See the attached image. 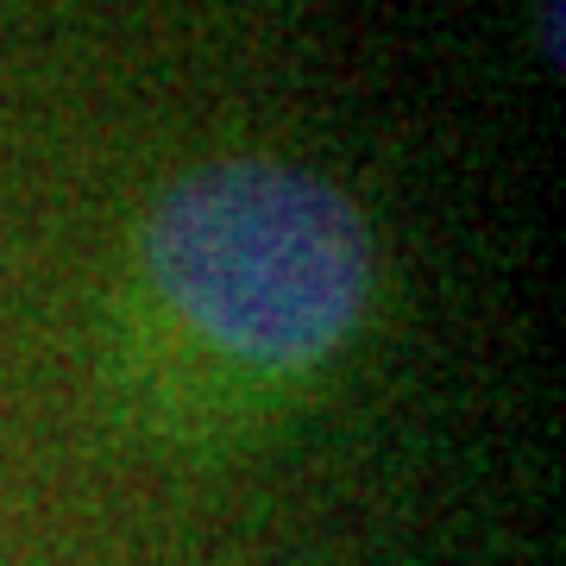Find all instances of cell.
Here are the masks:
<instances>
[{
  "mask_svg": "<svg viewBox=\"0 0 566 566\" xmlns=\"http://www.w3.org/2000/svg\"><path fill=\"white\" fill-rule=\"evenodd\" d=\"M385 303L365 202L315 164L221 151L126 221L95 315V397L145 460L214 472L340 390Z\"/></svg>",
  "mask_w": 566,
  "mask_h": 566,
  "instance_id": "obj_1",
  "label": "cell"
},
{
  "mask_svg": "<svg viewBox=\"0 0 566 566\" xmlns=\"http://www.w3.org/2000/svg\"><path fill=\"white\" fill-rule=\"evenodd\" d=\"M560 7L566 0H528V51L547 76H560Z\"/></svg>",
  "mask_w": 566,
  "mask_h": 566,
  "instance_id": "obj_2",
  "label": "cell"
}]
</instances>
